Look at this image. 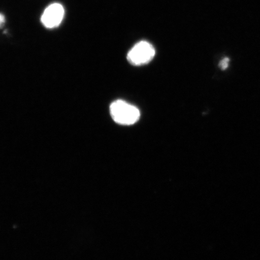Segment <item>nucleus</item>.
Listing matches in <instances>:
<instances>
[{
    "label": "nucleus",
    "mask_w": 260,
    "mask_h": 260,
    "mask_svg": "<svg viewBox=\"0 0 260 260\" xmlns=\"http://www.w3.org/2000/svg\"><path fill=\"white\" fill-rule=\"evenodd\" d=\"M110 111L114 121L123 125L134 124L141 116L137 107L122 100L113 102L110 105Z\"/></svg>",
    "instance_id": "nucleus-1"
},
{
    "label": "nucleus",
    "mask_w": 260,
    "mask_h": 260,
    "mask_svg": "<svg viewBox=\"0 0 260 260\" xmlns=\"http://www.w3.org/2000/svg\"><path fill=\"white\" fill-rule=\"evenodd\" d=\"M155 50L153 46L146 41H141L136 44L127 54V59L135 66L147 64L153 59Z\"/></svg>",
    "instance_id": "nucleus-2"
},
{
    "label": "nucleus",
    "mask_w": 260,
    "mask_h": 260,
    "mask_svg": "<svg viewBox=\"0 0 260 260\" xmlns=\"http://www.w3.org/2000/svg\"><path fill=\"white\" fill-rule=\"evenodd\" d=\"M64 15L63 6L58 3H54L45 10L42 15L41 22L48 28L57 27L62 21Z\"/></svg>",
    "instance_id": "nucleus-3"
},
{
    "label": "nucleus",
    "mask_w": 260,
    "mask_h": 260,
    "mask_svg": "<svg viewBox=\"0 0 260 260\" xmlns=\"http://www.w3.org/2000/svg\"><path fill=\"white\" fill-rule=\"evenodd\" d=\"M230 59L229 57L223 58L222 60L220 61L219 67L221 70L225 71L229 67Z\"/></svg>",
    "instance_id": "nucleus-4"
},
{
    "label": "nucleus",
    "mask_w": 260,
    "mask_h": 260,
    "mask_svg": "<svg viewBox=\"0 0 260 260\" xmlns=\"http://www.w3.org/2000/svg\"><path fill=\"white\" fill-rule=\"evenodd\" d=\"M5 21V18L4 15L0 14V26H1Z\"/></svg>",
    "instance_id": "nucleus-5"
}]
</instances>
